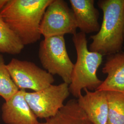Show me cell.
<instances>
[{
    "label": "cell",
    "instance_id": "1",
    "mask_svg": "<svg viewBox=\"0 0 124 124\" xmlns=\"http://www.w3.org/2000/svg\"><path fill=\"white\" fill-rule=\"evenodd\" d=\"M52 0H8L0 15L24 46L41 37L40 26Z\"/></svg>",
    "mask_w": 124,
    "mask_h": 124
},
{
    "label": "cell",
    "instance_id": "2",
    "mask_svg": "<svg viewBox=\"0 0 124 124\" xmlns=\"http://www.w3.org/2000/svg\"><path fill=\"white\" fill-rule=\"evenodd\" d=\"M98 7L103 13L100 29L90 36L89 50L109 55L121 51L124 43V0H99Z\"/></svg>",
    "mask_w": 124,
    "mask_h": 124
},
{
    "label": "cell",
    "instance_id": "3",
    "mask_svg": "<svg viewBox=\"0 0 124 124\" xmlns=\"http://www.w3.org/2000/svg\"><path fill=\"white\" fill-rule=\"evenodd\" d=\"M77 60L74 64L69 85L70 93L79 98L82 90L91 91L97 90L102 82L98 77L97 72L102 62L103 56L100 53L90 51L87 46L85 34L81 32L73 36Z\"/></svg>",
    "mask_w": 124,
    "mask_h": 124
},
{
    "label": "cell",
    "instance_id": "4",
    "mask_svg": "<svg viewBox=\"0 0 124 124\" xmlns=\"http://www.w3.org/2000/svg\"><path fill=\"white\" fill-rule=\"evenodd\" d=\"M39 58L45 70L52 75L60 76L70 85L74 64L67 51L63 36L44 38L40 44Z\"/></svg>",
    "mask_w": 124,
    "mask_h": 124
},
{
    "label": "cell",
    "instance_id": "5",
    "mask_svg": "<svg viewBox=\"0 0 124 124\" xmlns=\"http://www.w3.org/2000/svg\"><path fill=\"white\" fill-rule=\"evenodd\" d=\"M70 94L69 85L63 82L52 85L38 92L25 91L24 97L36 117L46 120L58 114Z\"/></svg>",
    "mask_w": 124,
    "mask_h": 124
},
{
    "label": "cell",
    "instance_id": "6",
    "mask_svg": "<svg viewBox=\"0 0 124 124\" xmlns=\"http://www.w3.org/2000/svg\"><path fill=\"white\" fill-rule=\"evenodd\" d=\"M77 26L71 8L63 0H52L46 9L40 26L44 38L76 34Z\"/></svg>",
    "mask_w": 124,
    "mask_h": 124
},
{
    "label": "cell",
    "instance_id": "7",
    "mask_svg": "<svg viewBox=\"0 0 124 124\" xmlns=\"http://www.w3.org/2000/svg\"><path fill=\"white\" fill-rule=\"evenodd\" d=\"M13 82L19 90L40 91L53 85V75L33 62L12 58L6 64Z\"/></svg>",
    "mask_w": 124,
    "mask_h": 124
},
{
    "label": "cell",
    "instance_id": "8",
    "mask_svg": "<svg viewBox=\"0 0 124 124\" xmlns=\"http://www.w3.org/2000/svg\"><path fill=\"white\" fill-rule=\"evenodd\" d=\"M25 90H19L1 107V117L6 124H39L24 97Z\"/></svg>",
    "mask_w": 124,
    "mask_h": 124
},
{
    "label": "cell",
    "instance_id": "9",
    "mask_svg": "<svg viewBox=\"0 0 124 124\" xmlns=\"http://www.w3.org/2000/svg\"><path fill=\"white\" fill-rule=\"evenodd\" d=\"M77 101L89 120L93 124H107L108 106L106 92L84 90Z\"/></svg>",
    "mask_w": 124,
    "mask_h": 124
},
{
    "label": "cell",
    "instance_id": "10",
    "mask_svg": "<svg viewBox=\"0 0 124 124\" xmlns=\"http://www.w3.org/2000/svg\"><path fill=\"white\" fill-rule=\"evenodd\" d=\"M102 72L107 76L97 90L124 94V52L108 55Z\"/></svg>",
    "mask_w": 124,
    "mask_h": 124
},
{
    "label": "cell",
    "instance_id": "11",
    "mask_svg": "<svg viewBox=\"0 0 124 124\" xmlns=\"http://www.w3.org/2000/svg\"><path fill=\"white\" fill-rule=\"evenodd\" d=\"M77 28L85 34L97 33L100 24L99 12L94 6V0H70Z\"/></svg>",
    "mask_w": 124,
    "mask_h": 124
},
{
    "label": "cell",
    "instance_id": "12",
    "mask_svg": "<svg viewBox=\"0 0 124 124\" xmlns=\"http://www.w3.org/2000/svg\"><path fill=\"white\" fill-rule=\"evenodd\" d=\"M39 124H93L80 107L77 100L68 101L53 117Z\"/></svg>",
    "mask_w": 124,
    "mask_h": 124
},
{
    "label": "cell",
    "instance_id": "13",
    "mask_svg": "<svg viewBox=\"0 0 124 124\" xmlns=\"http://www.w3.org/2000/svg\"><path fill=\"white\" fill-rule=\"evenodd\" d=\"M24 46L0 15V53L18 54Z\"/></svg>",
    "mask_w": 124,
    "mask_h": 124
},
{
    "label": "cell",
    "instance_id": "14",
    "mask_svg": "<svg viewBox=\"0 0 124 124\" xmlns=\"http://www.w3.org/2000/svg\"><path fill=\"white\" fill-rule=\"evenodd\" d=\"M108 112L107 124H124V94L106 92Z\"/></svg>",
    "mask_w": 124,
    "mask_h": 124
},
{
    "label": "cell",
    "instance_id": "15",
    "mask_svg": "<svg viewBox=\"0 0 124 124\" xmlns=\"http://www.w3.org/2000/svg\"><path fill=\"white\" fill-rule=\"evenodd\" d=\"M19 90L10 75L3 56L0 54V96L7 101Z\"/></svg>",
    "mask_w": 124,
    "mask_h": 124
},
{
    "label": "cell",
    "instance_id": "16",
    "mask_svg": "<svg viewBox=\"0 0 124 124\" xmlns=\"http://www.w3.org/2000/svg\"><path fill=\"white\" fill-rule=\"evenodd\" d=\"M8 1V0H0V13Z\"/></svg>",
    "mask_w": 124,
    "mask_h": 124
},
{
    "label": "cell",
    "instance_id": "17",
    "mask_svg": "<svg viewBox=\"0 0 124 124\" xmlns=\"http://www.w3.org/2000/svg\"></svg>",
    "mask_w": 124,
    "mask_h": 124
}]
</instances>
